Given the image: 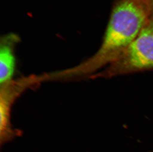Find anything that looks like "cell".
Returning <instances> with one entry per match:
<instances>
[{"instance_id":"cell-1","label":"cell","mask_w":153,"mask_h":152,"mask_svg":"<svg viewBox=\"0 0 153 152\" xmlns=\"http://www.w3.org/2000/svg\"><path fill=\"white\" fill-rule=\"evenodd\" d=\"M152 15L147 0H117L113 7L102 43L85 65L97 69L110 65L137 38Z\"/></svg>"},{"instance_id":"cell-2","label":"cell","mask_w":153,"mask_h":152,"mask_svg":"<svg viewBox=\"0 0 153 152\" xmlns=\"http://www.w3.org/2000/svg\"><path fill=\"white\" fill-rule=\"evenodd\" d=\"M153 69V34L147 28L102 73L112 77Z\"/></svg>"},{"instance_id":"cell-3","label":"cell","mask_w":153,"mask_h":152,"mask_svg":"<svg viewBox=\"0 0 153 152\" xmlns=\"http://www.w3.org/2000/svg\"><path fill=\"white\" fill-rule=\"evenodd\" d=\"M19 38L15 33L2 36L0 42V83L1 86L11 82L16 69L15 47Z\"/></svg>"},{"instance_id":"cell-4","label":"cell","mask_w":153,"mask_h":152,"mask_svg":"<svg viewBox=\"0 0 153 152\" xmlns=\"http://www.w3.org/2000/svg\"><path fill=\"white\" fill-rule=\"evenodd\" d=\"M12 81L4 85H1V144L4 143L12 140L15 137V132L10 128V106L13 101L16 97L17 93L19 92L18 89L15 87L16 83H11Z\"/></svg>"},{"instance_id":"cell-5","label":"cell","mask_w":153,"mask_h":152,"mask_svg":"<svg viewBox=\"0 0 153 152\" xmlns=\"http://www.w3.org/2000/svg\"><path fill=\"white\" fill-rule=\"evenodd\" d=\"M146 27L153 34V15L150 19Z\"/></svg>"},{"instance_id":"cell-6","label":"cell","mask_w":153,"mask_h":152,"mask_svg":"<svg viewBox=\"0 0 153 152\" xmlns=\"http://www.w3.org/2000/svg\"><path fill=\"white\" fill-rule=\"evenodd\" d=\"M148 3L149 4L151 10L152 11V15H153V0H147Z\"/></svg>"}]
</instances>
